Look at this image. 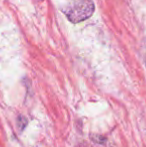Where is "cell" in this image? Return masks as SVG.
<instances>
[{
	"instance_id": "1",
	"label": "cell",
	"mask_w": 146,
	"mask_h": 147,
	"mask_svg": "<svg viewBox=\"0 0 146 147\" xmlns=\"http://www.w3.org/2000/svg\"><path fill=\"white\" fill-rule=\"evenodd\" d=\"M95 6L92 0H80L65 12L66 17L72 23H79L91 17L94 13Z\"/></svg>"
}]
</instances>
